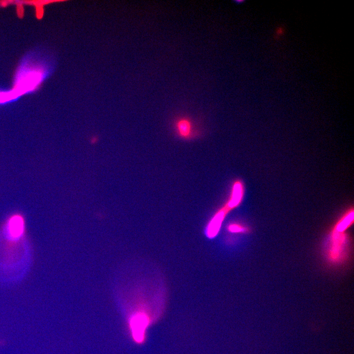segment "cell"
Wrapping results in <instances>:
<instances>
[{
  "instance_id": "obj_1",
  "label": "cell",
  "mask_w": 354,
  "mask_h": 354,
  "mask_svg": "<svg viewBox=\"0 0 354 354\" xmlns=\"http://www.w3.org/2000/svg\"><path fill=\"white\" fill-rule=\"evenodd\" d=\"M148 322V318L145 314L138 313L131 317L130 325L133 338L136 341L141 342L143 341L145 331Z\"/></svg>"
},
{
  "instance_id": "obj_2",
  "label": "cell",
  "mask_w": 354,
  "mask_h": 354,
  "mask_svg": "<svg viewBox=\"0 0 354 354\" xmlns=\"http://www.w3.org/2000/svg\"><path fill=\"white\" fill-rule=\"evenodd\" d=\"M23 231L24 222L20 216H13L8 220L6 226V233L9 239L11 240L19 239Z\"/></svg>"
},
{
  "instance_id": "obj_3",
  "label": "cell",
  "mask_w": 354,
  "mask_h": 354,
  "mask_svg": "<svg viewBox=\"0 0 354 354\" xmlns=\"http://www.w3.org/2000/svg\"><path fill=\"white\" fill-rule=\"evenodd\" d=\"M175 128L177 135L183 139H189L193 136V123L188 118H181L175 122Z\"/></svg>"
},
{
  "instance_id": "obj_4",
  "label": "cell",
  "mask_w": 354,
  "mask_h": 354,
  "mask_svg": "<svg viewBox=\"0 0 354 354\" xmlns=\"http://www.w3.org/2000/svg\"><path fill=\"white\" fill-rule=\"evenodd\" d=\"M354 218V214L352 212L349 214L338 226L337 230L338 232H342L351 223Z\"/></svg>"
}]
</instances>
